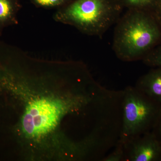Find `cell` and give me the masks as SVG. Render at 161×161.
Here are the masks:
<instances>
[{
	"label": "cell",
	"instance_id": "13",
	"mask_svg": "<svg viewBox=\"0 0 161 161\" xmlns=\"http://www.w3.org/2000/svg\"><path fill=\"white\" fill-rule=\"evenodd\" d=\"M154 11L161 24V0H157Z\"/></svg>",
	"mask_w": 161,
	"mask_h": 161
},
{
	"label": "cell",
	"instance_id": "7",
	"mask_svg": "<svg viewBox=\"0 0 161 161\" xmlns=\"http://www.w3.org/2000/svg\"><path fill=\"white\" fill-rule=\"evenodd\" d=\"M16 12L14 0H0V26L14 23Z\"/></svg>",
	"mask_w": 161,
	"mask_h": 161
},
{
	"label": "cell",
	"instance_id": "9",
	"mask_svg": "<svg viewBox=\"0 0 161 161\" xmlns=\"http://www.w3.org/2000/svg\"><path fill=\"white\" fill-rule=\"evenodd\" d=\"M125 1L134 9L154 11L157 0H125Z\"/></svg>",
	"mask_w": 161,
	"mask_h": 161
},
{
	"label": "cell",
	"instance_id": "12",
	"mask_svg": "<svg viewBox=\"0 0 161 161\" xmlns=\"http://www.w3.org/2000/svg\"><path fill=\"white\" fill-rule=\"evenodd\" d=\"M151 131L161 146V112L155 125Z\"/></svg>",
	"mask_w": 161,
	"mask_h": 161
},
{
	"label": "cell",
	"instance_id": "10",
	"mask_svg": "<svg viewBox=\"0 0 161 161\" xmlns=\"http://www.w3.org/2000/svg\"><path fill=\"white\" fill-rule=\"evenodd\" d=\"M101 161H125L124 144L118 141L113 151L108 155L103 157Z\"/></svg>",
	"mask_w": 161,
	"mask_h": 161
},
{
	"label": "cell",
	"instance_id": "1",
	"mask_svg": "<svg viewBox=\"0 0 161 161\" xmlns=\"http://www.w3.org/2000/svg\"><path fill=\"white\" fill-rule=\"evenodd\" d=\"M97 88L82 64L0 44V160L86 161L91 145L76 132L85 128Z\"/></svg>",
	"mask_w": 161,
	"mask_h": 161
},
{
	"label": "cell",
	"instance_id": "2",
	"mask_svg": "<svg viewBox=\"0 0 161 161\" xmlns=\"http://www.w3.org/2000/svg\"><path fill=\"white\" fill-rule=\"evenodd\" d=\"M161 43V24L154 12L133 9L117 24L113 48L121 60L135 61Z\"/></svg>",
	"mask_w": 161,
	"mask_h": 161
},
{
	"label": "cell",
	"instance_id": "3",
	"mask_svg": "<svg viewBox=\"0 0 161 161\" xmlns=\"http://www.w3.org/2000/svg\"><path fill=\"white\" fill-rule=\"evenodd\" d=\"M122 95L121 127L118 141L124 143L130 139L151 132L161 112V104L139 91L127 87Z\"/></svg>",
	"mask_w": 161,
	"mask_h": 161
},
{
	"label": "cell",
	"instance_id": "8",
	"mask_svg": "<svg viewBox=\"0 0 161 161\" xmlns=\"http://www.w3.org/2000/svg\"><path fill=\"white\" fill-rule=\"evenodd\" d=\"M142 60L147 66L152 68L161 67V43L150 51Z\"/></svg>",
	"mask_w": 161,
	"mask_h": 161
},
{
	"label": "cell",
	"instance_id": "4",
	"mask_svg": "<svg viewBox=\"0 0 161 161\" xmlns=\"http://www.w3.org/2000/svg\"><path fill=\"white\" fill-rule=\"evenodd\" d=\"M106 0H77L57 15L58 19L92 35H101L117 18Z\"/></svg>",
	"mask_w": 161,
	"mask_h": 161
},
{
	"label": "cell",
	"instance_id": "11",
	"mask_svg": "<svg viewBox=\"0 0 161 161\" xmlns=\"http://www.w3.org/2000/svg\"><path fill=\"white\" fill-rule=\"evenodd\" d=\"M39 6L52 7L58 6L64 3L66 0H34Z\"/></svg>",
	"mask_w": 161,
	"mask_h": 161
},
{
	"label": "cell",
	"instance_id": "5",
	"mask_svg": "<svg viewBox=\"0 0 161 161\" xmlns=\"http://www.w3.org/2000/svg\"><path fill=\"white\" fill-rule=\"evenodd\" d=\"M125 161H161V146L151 132L124 143Z\"/></svg>",
	"mask_w": 161,
	"mask_h": 161
},
{
	"label": "cell",
	"instance_id": "6",
	"mask_svg": "<svg viewBox=\"0 0 161 161\" xmlns=\"http://www.w3.org/2000/svg\"><path fill=\"white\" fill-rule=\"evenodd\" d=\"M136 87L161 104V67L153 68L137 80Z\"/></svg>",
	"mask_w": 161,
	"mask_h": 161
}]
</instances>
